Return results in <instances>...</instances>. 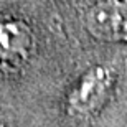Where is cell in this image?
I'll return each mask as SVG.
<instances>
[{
  "instance_id": "cell-1",
  "label": "cell",
  "mask_w": 127,
  "mask_h": 127,
  "mask_svg": "<svg viewBox=\"0 0 127 127\" xmlns=\"http://www.w3.org/2000/svg\"><path fill=\"white\" fill-rule=\"evenodd\" d=\"M32 33L22 20L10 18L0 22V69L13 71L28 58Z\"/></svg>"
}]
</instances>
